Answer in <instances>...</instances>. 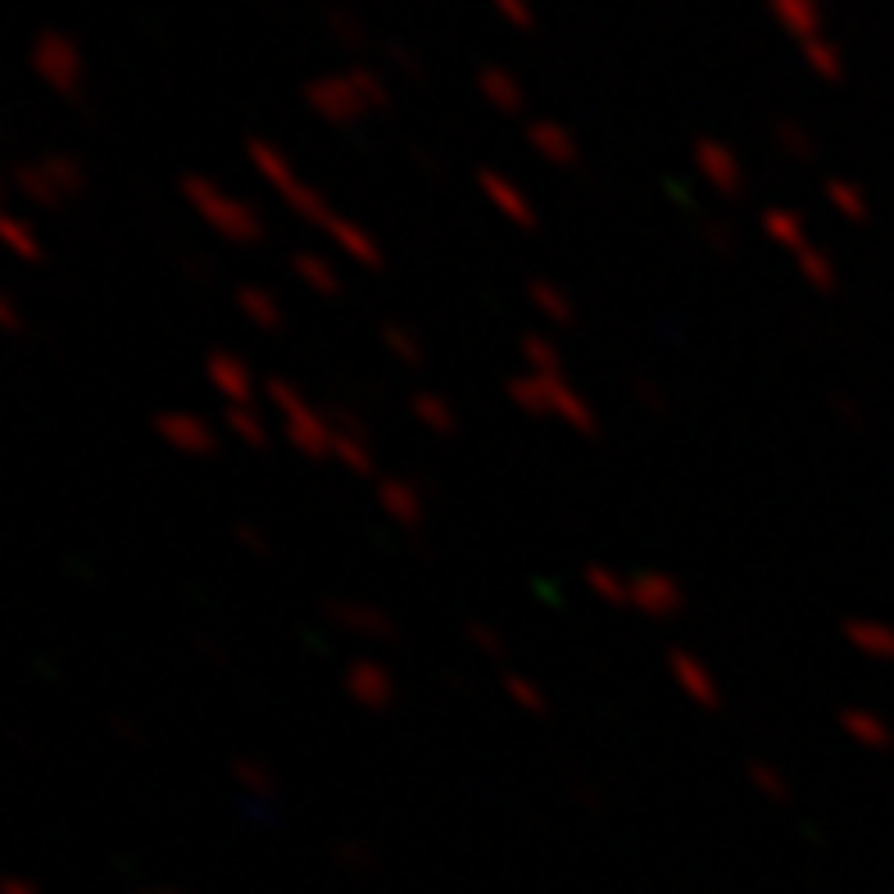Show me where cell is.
<instances>
[{
    "label": "cell",
    "mask_w": 894,
    "mask_h": 894,
    "mask_svg": "<svg viewBox=\"0 0 894 894\" xmlns=\"http://www.w3.org/2000/svg\"><path fill=\"white\" fill-rule=\"evenodd\" d=\"M586 586L600 595L604 604H626V577L613 573V568H604V564H590V568H586Z\"/></svg>",
    "instance_id": "obj_21"
},
{
    "label": "cell",
    "mask_w": 894,
    "mask_h": 894,
    "mask_svg": "<svg viewBox=\"0 0 894 894\" xmlns=\"http://www.w3.org/2000/svg\"><path fill=\"white\" fill-rule=\"evenodd\" d=\"M750 781H754V791L763 795V799H791V781H786V772L781 767H772V763H750Z\"/></svg>",
    "instance_id": "obj_23"
},
{
    "label": "cell",
    "mask_w": 894,
    "mask_h": 894,
    "mask_svg": "<svg viewBox=\"0 0 894 894\" xmlns=\"http://www.w3.org/2000/svg\"><path fill=\"white\" fill-rule=\"evenodd\" d=\"M667 673H673L677 690H682L690 704H699V709H718V704H722V690H718V682H713V673H709V663H699L695 654L673 650V654H667Z\"/></svg>",
    "instance_id": "obj_6"
},
{
    "label": "cell",
    "mask_w": 894,
    "mask_h": 894,
    "mask_svg": "<svg viewBox=\"0 0 894 894\" xmlns=\"http://www.w3.org/2000/svg\"><path fill=\"white\" fill-rule=\"evenodd\" d=\"M472 645H477V650H491V654H504L500 631H495V626H487V622H472Z\"/></svg>",
    "instance_id": "obj_29"
},
{
    "label": "cell",
    "mask_w": 894,
    "mask_h": 894,
    "mask_svg": "<svg viewBox=\"0 0 894 894\" xmlns=\"http://www.w3.org/2000/svg\"><path fill=\"white\" fill-rule=\"evenodd\" d=\"M237 309L246 314V323L264 327V331L282 327V305H277V295L264 291V286H237Z\"/></svg>",
    "instance_id": "obj_13"
},
{
    "label": "cell",
    "mask_w": 894,
    "mask_h": 894,
    "mask_svg": "<svg viewBox=\"0 0 894 894\" xmlns=\"http://www.w3.org/2000/svg\"><path fill=\"white\" fill-rule=\"evenodd\" d=\"M682 604H686V590L677 577L654 573V568L626 577V609H636L645 618H673V613H682Z\"/></svg>",
    "instance_id": "obj_4"
},
{
    "label": "cell",
    "mask_w": 894,
    "mask_h": 894,
    "mask_svg": "<svg viewBox=\"0 0 894 894\" xmlns=\"http://www.w3.org/2000/svg\"><path fill=\"white\" fill-rule=\"evenodd\" d=\"M849 641L859 645V650H868V654H885V650H894V641L885 636L881 626H868V622H853L849 626Z\"/></svg>",
    "instance_id": "obj_27"
},
{
    "label": "cell",
    "mask_w": 894,
    "mask_h": 894,
    "mask_svg": "<svg viewBox=\"0 0 894 894\" xmlns=\"http://www.w3.org/2000/svg\"><path fill=\"white\" fill-rule=\"evenodd\" d=\"M763 232H767L772 246L791 250V254H799L804 246H813L808 232H804V222H799V214H791V209H767V214H763Z\"/></svg>",
    "instance_id": "obj_14"
},
{
    "label": "cell",
    "mask_w": 894,
    "mask_h": 894,
    "mask_svg": "<svg viewBox=\"0 0 894 894\" xmlns=\"http://www.w3.org/2000/svg\"><path fill=\"white\" fill-rule=\"evenodd\" d=\"M346 695L359 704L363 713H386L391 704H395V677L386 673L382 663H372V658H355L346 667Z\"/></svg>",
    "instance_id": "obj_5"
},
{
    "label": "cell",
    "mask_w": 894,
    "mask_h": 894,
    "mask_svg": "<svg viewBox=\"0 0 894 894\" xmlns=\"http://www.w3.org/2000/svg\"><path fill=\"white\" fill-rule=\"evenodd\" d=\"M323 232H327V241L337 246L346 259H355V264H363V269H382V246H378V237H368V232L359 228V222H350V218L337 214Z\"/></svg>",
    "instance_id": "obj_8"
},
{
    "label": "cell",
    "mask_w": 894,
    "mask_h": 894,
    "mask_svg": "<svg viewBox=\"0 0 894 894\" xmlns=\"http://www.w3.org/2000/svg\"><path fill=\"white\" fill-rule=\"evenodd\" d=\"M237 786H241L246 795H254V799H273L277 781H273V772H269V767H259V763L241 759V763H237Z\"/></svg>",
    "instance_id": "obj_24"
},
{
    "label": "cell",
    "mask_w": 894,
    "mask_h": 894,
    "mask_svg": "<svg viewBox=\"0 0 894 894\" xmlns=\"http://www.w3.org/2000/svg\"><path fill=\"white\" fill-rule=\"evenodd\" d=\"M831 196H836V205H840L844 214H859V196H849L844 186H831Z\"/></svg>",
    "instance_id": "obj_31"
},
{
    "label": "cell",
    "mask_w": 894,
    "mask_h": 894,
    "mask_svg": "<svg viewBox=\"0 0 894 894\" xmlns=\"http://www.w3.org/2000/svg\"><path fill=\"white\" fill-rule=\"evenodd\" d=\"M168 436L177 440V445H186V450H196V455H214V432L200 423V418H173L168 423Z\"/></svg>",
    "instance_id": "obj_20"
},
{
    "label": "cell",
    "mask_w": 894,
    "mask_h": 894,
    "mask_svg": "<svg viewBox=\"0 0 894 894\" xmlns=\"http://www.w3.org/2000/svg\"><path fill=\"white\" fill-rule=\"evenodd\" d=\"M487 196L495 200V209H500L504 218H513V222H523V228H532V222H536L532 205H527L523 196H517V192H513V186H509V182H500V177H487Z\"/></svg>",
    "instance_id": "obj_17"
},
{
    "label": "cell",
    "mask_w": 894,
    "mask_h": 894,
    "mask_svg": "<svg viewBox=\"0 0 894 894\" xmlns=\"http://www.w3.org/2000/svg\"><path fill=\"white\" fill-rule=\"evenodd\" d=\"M382 346L400 359V363H408V368H418L427 355H423V346H418V337H408L404 327H382Z\"/></svg>",
    "instance_id": "obj_26"
},
{
    "label": "cell",
    "mask_w": 894,
    "mask_h": 894,
    "mask_svg": "<svg viewBox=\"0 0 894 894\" xmlns=\"http://www.w3.org/2000/svg\"><path fill=\"white\" fill-rule=\"evenodd\" d=\"M509 400L523 408V414H536V418H558L564 427L581 432V436H595L600 423H595V408L590 400L568 386L558 372H523V378L509 382Z\"/></svg>",
    "instance_id": "obj_1"
},
{
    "label": "cell",
    "mask_w": 894,
    "mask_h": 894,
    "mask_svg": "<svg viewBox=\"0 0 894 894\" xmlns=\"http://www.w3.org/2000/svg\"><path fill=\"white\" fill-rule=\"evenodd\" d=\"M196 205H200V214L214 222V228L222 232V241H237V246H259V241H264V218H259L250 205L214 192V186H196Z\"/></svg>",
    "instance_id": "obj_3"
},
{
    "label": "cell",
    "mask_w": 894,
    "mask_h": 894,
    "mask_svg": "<svg viewBox=\"0 0 894 894\" xmlns=\"http://www.w3.org/2000/svg\"><path fill=\"white\" fill-rule=\"evenodd\" d=\"M795 264H799V273H804V282L808 286H817V291H831L836 286V269H831V259L817 250V246H804L799 254H795Z\"/></svg>",
    "instance_id": "obj_18"
},
{
    "label": "cell",
    "mask_w": 894,
    "mask_h": 894,
    "mask_svg": "<svg viewBox=\"0 0 894 894\" xmlns=\"http://www.w3.org/2000/svg\"><path fill=\"white\" fill-rule=\"evenodd\" d=\"M844 731L849 735H863V740H881V727L868 713H844Z\"/></svg>",
    "instance_id": "obj_30"
},
{
    "label": "cell",
    "mask_w": 894,
    "mask_h": 894,
    "mask_svg": "<svg viewBox=\"0 0 894 894\" xmlns=\"http://www.w3.org/2000/svg\"><path fill=\"white\" fill-rule=\"evenodd\" d=\"M269 400H273L282 432L295 450L309 455V459H331V450H337V427H331L318 408H309V400L301 391L291 382H269Z\"/></svg>",
    "instance_id": "obj_2"
},
{
    "label": "cell",
    "mask_w": 894,
    "mask_h": 894,
    "mask_svg": "<svg viewBox=\"0 0 894 894\" xmlns=\"http://www.w3.org/2000/svg\"><path fill=\"white\" fill-rule=\"evenodd\" d=\"M504 690H509V699H513L523 713H536V718H541V713L549 709L545 690H541L532 677H523V673H509V677H504Z\"/></svg>",
    "instance_id": "obj_19"
},
{
    "label": "cell",
    "mask_w": 894,
    "mask_h": 894,
    "mask_svg": "<svg viewBox=\"0 0 894 894\" xmlns=\"http://www.w3.org/2000/svg\"><path fill=\"white\" fill-rule=\"evenodd\" d=\"M408 414H414V418H418L427 432H436V436H455V427H459L455 404L440 400L436 391H418L414 400H408Z\"/></svg>",
    "instance_id": "obj_12"
},
{
    "label": "cell",
    "mask_w": 894,
    "mask_h": 894,
    "mask_svg": "<svg viewBox=\"0 0 894 894\" xmlns=\"http://www.w3.org/2000/svg\"><path fill=\"white\" fill-rule=\"evenodd\" d=\"M527 301L549 318V323H573V301H568V291H558L554 282H532L527 286Z\"/></svg>",
    "instance_id": "obj_15"
},
{
    "label": "cell",
    "mask_w": 894,
    "mask_h": 894,
    "mask_svg": "<svg viewBox=\"0 0 894 894\" xmlns=\"http://www.w3.org/2000/svg\"><path fill=\"white\" fill-rule=\"evenodd\" d=\"M378 504L400 527H418L423 523V495H418V487H408V481H400V477L378 481Z\"/></svg>",
    "instance_id": "obj_10"
},
{
    "label": "cell",
    "mask_w": 894,
    "mask_h": 894,
    "mask_svg": "<svg viewBox=\"0 0 894 894\" xmlns=\"http://www.w3.org/2000/svg\"><path fill=\"white\" fill-rule=\"evenodd\" d=\"M331 459H337L341 468H350V472H372L368 436H363V432H341V427H337V450H331Z\"/></svg>",
    "instance_id": "obj_16"
},
{
    "label": "cell",
    "mask_w": 894,
    "mask_h": 894,
    "mask_svg": "<svg viewBox=\"0 0 894 894\" xmlns=\"http://www.w3.org/2000/svg\"><path fill=\"white\" fill-rule=\"evenodd\" d=\"M291 273H295V282H305V286L318 291V295H341V286H346V277L337 273V264H331V259H323V254H314V250H295V254H291Z\"/></svg>",
    "instance_id": "obj_11"
},
{
    "label": "cell",
    "mask_w": 894,
    "mask_h": 894,
    "mask_svg": "<svg viewBox=\"0 0 894 894\" xmlns=\"http://www.w3.org/2000/svg\"><path fill=\"white\" fill-rule=\"evenodd\" d=\"M209 382L218 386V395H228V404H250L254 395V372L246 368V359L218 350L209 355Z\"/></svg>",
    "instance_id": "obj_9"
},
{
    "label": "cell",
    "mask_w": 894,
    "mask_h": 894,
    "mask_svg": "<svg viewBox=\"0 0 894 894\" xmlns=\"http://www.w3.org/2000/svg\"><path fill=\"white\" fill-rule=\"evenodd\" d=\"M331 622H337L346 636H359V641H395V622L372 609V604H355V600H331L327 604Z\"/></svg>",
    "instance_id": "obj_7"
},
{
    "label": "cell",
    "mask_w": 894,
    "mask_h": 894,
    "mask_svg": "<svg viewBox=\"0 0 894 894\" xmlns=\"http://www.w3.org/2000/svg\"><path fill=\"white\" fill-rule=\"evenodd\" d=\"M704 173H709V182L718 186V192H735L740 186V173L731 168L727 155H704Z\"/></svg>",
    "instance_id": "obj_28"
},
{
    "label": "cell",
    "mask_w": 894,
    "mask_h": 894,
    "mask_svg": "<svg viewBox=\"0 0 894 894\" xmlns=\"http://www.w3.org/2000/svg\"><path fill=\"white\" fill-rule=\"evenodd\" d=\"M517 355H523L527 372H558V363H564L545 337H523V341H517Z\"/></svg>",
    "instance_id": "obj_25"
},
{
    "label": "cell",
    "mask_w": 894,
    "mask_h": 894,
    "mask_svg": "<svg viewBox=\"0 0 894 894\" xmlns=\"http://www.w3.org/2000/svg\"><path fill=\"white\" fill-rule=\"evenodd\" d=\"M228 427H232L246 445H264V440H269V423L259 418L250 404H228Z\"/></svg>",
    "instance_id": "obj_22"
}]
</instances>
